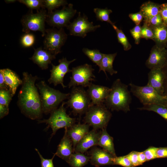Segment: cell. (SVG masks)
I'll list each match as a JSON object with an SVG mask.
<instances>
[{"label": "cell", "mask_w": 167, "mask_h": 167, "mask_svg": "<svg viewBox=\"0 0 167 167\" xmlns=\"http://www.w3.org/2000/svg\"><path fill=\"white\" fill-rule=\"evenodd\" d=\"M35 41L34 36L31 33H25L20 39V43L22 46L28 47L32 46Z\"/></svg>", "instance_id": "cell-35"}, {"label": "cell", "mask_w": 167, "mask_h": 167, "mask_svg": "<svg viewBox=\"0 0 167 167\" xmlns=\"http://www.w3.org/2000/svg\"><path fill=\"white\" fill-rule=\"evenodd\" d=\"M74 151L72 141L67 135L65 129V134L54 154L67 162Z\"/></svg>", "instance_id": "cell-19"}, {"label": "cell", "mask_w": 167, "mask_h": 167, "mask_svg": "<svg viewBox=\"0 0 167 167\" xmlns=\"http://www.w3.org/2000/svg\"><path fill=\"white\" fill-rule=\"evenodd\" d=\"M134 167L139 165L138 158V152L132 151L126 155Z\"/></svg>", "instance_id": "cell-42"}, {"label": "cell", "mask_w": 167, "mask_h": 167, "mask_svg": "<svg viewBox=\"0 0 167 167\" xmlns=\"http://www.w3.org/2000/svg\"><path fill=\"white\" fill-rule=\"evenodd\" d=\"M65 104V102L63 101L58 108L50 113L48 119L38 120L39 123H46L51 128L53 132L52 136L59 129L69 128L75 124V118L70 117L66 113V109L64 107Z\"/></svg>", "instance_id": "cell-7"}, {"label": "cell", "mask_w": 167, "mask_h": 167, "mask_svg": "<svg viewBox=\"0 0 167 167\" xmlns=\"http://www.w3.org/2000/svg\"><path fill=\"white\" fill-rule=\"evenodd\" d=\"M100 27V25H94L92 22L89 21L86 15H81L79 12L78 17L66 28L70 35L84 38L88 33L94 31Z\"/></svg>", "instance_id": "cell-12"}, {"label": "cell", "mask_w": 167, "mask_h": 167, "mask_svg": "<svg viewBox=\"0 0 167 167\" xmlns=\"http://www.w3.org/2000/svg\"><path fill=\"white\" fill-rule=\"evenodd\" d=\"M0 71L2 73L5 83L13 96L18 87L22 85V79L15 72L9 68L1 69Z\"/></svg>", "instance_id": "cell-21"}, {"label": "cell", "mask_w": 167, "mask_h": 167, "mask_svg": "<svg viewBox=\"0 0 167 167\" xmlns=\"http://www.w3.org/2000/svg\"><path fill=\"white\" fill-rule=\"evenodd\" d=\"M110 89L108 87L91 83L86 91L91 100L90 106L103 103L109 95Z\"/></svg>", "instance_id": "cell-16"}, {"label": "cell", "mask_w": 167, "mask_h": 167, "mask_svg": "<svg viewBox=\"0 0 167 167\" xmlns=\"http://www.w3.org/2000/svg\"><path fill=\"white\" fill-rule=\"evenodd\" d=\"M76 12V10L73 8V5L70 3L67 6H63L60 10L48 12L46 22L54 28L60 29L66 27Z\"/></svg>", "instance_id": "cell-10"}, {"label": "cell", "mask_w": 167, "mask_h": 167, "mask_svg": "<svg viewBox=\"0 0 167 167\" xmlns=\"http://www.w3.org/2000/svg\"><path fill=\"white\" fill-rule=\"evenodd\" d=\"M56 56L40 47L34 49L32 56L29 59L37 64L41 69L46 70L52 61L56 58Z\"/></svg>", "instance_id": "cell-18"}, {"label": "cell", "mask_w": 167, "mask_h": 167, "mask_svg": "<svg viewBox=\"0 0 167 167\" xmlns=\"http://www.w3.org/2000/svg\"><path fill=\"white\" fill-rule=\"evenodd\" d=\"M140 110H146L155 112L167 121V108L164 105L158 104H150L143 105L138 108Z\"/></svg>", "instance_id": "cell-28"}, {"label": "cell", "mask_w": 167, "mask_h": 167, "mask_svg": "<svg viewBox=\"0 0 167 167\" xmlns=\"http://www.w3.org/2000/svg\"><path fill=\"white\" fill-rule=\"evenodd\" d=\"M35 149L39 155L41 159V167H54L53 160L55 156L54 154L51 159H45L42 156L37 149L35 148Z\"/></svg>", "instance_id": "cell-41"}, {"label": "cell", "mask_w": 167, "mask_h": 167, "mask_svg": "<svg viewBox=\"0 0 167 167\" xmlns=\"http://www.w3.org/2000/svg\"><path fill=\"white\" fill-rule=\"evenodd\" d=\"M39 92L43 113H51L63 101L68 99L70 93H65L49 87L44 81L36 84Z\"/></svg>", "instance_id": "cell-3"}, {"label": "cell", "mask_w": 167, "mask_h": 167, "mask_svg": "<svg viewBox=\"0 0 167 167\" xmlns=\"http://www.w3.org/2000/svg\"><path fill=\"white\" fill-rule=\"evenodd\" d=\"M164 77L161 69L151 70L148 73L147 85L152 87L160 95L163 89Z\"/></svg>", "instance_id": "cell-22"}, {"label": "cell", "mask_w": 167, "mask_h": 167, "mask_svg": "<svg viewBox=\"0 0 167 167\" xmlns=\"http://www.w3.org/2000/svg\"><path fill=\"white\" fill-rule=\"evenodd\" d=\"M129 85L130 92L143 105L153 104L163 105V103L165 98L151 87L147 84L144 86H139L132 83H130Z\"/></svg>", "instance_id": "cell-11"}, {"label": "cell", "mask_w": 167, "mask_h": 167, "mask_svg": "<svg viewBox=\"0 0 167 167\" xmlns=\"http://www.w3.org/2000/svg\"><path fill=\"white\" fill-rule=\"evenodd\" d=\"M117 55V53L112 54H104L100 64L99 66V72L103 71L106 76V72H108L111 75L117 73L118 71L114 70L113 67V63Z\"/></svg>", "instance_id": "cell-26"}, {"label": "cell", "mask_w": 167, "mask_h": 167, "mask_svg": "<svg viewBox=\"0 0 167 167\" xmlns=\"http://www.w3.org/2000/svg\"><path fill=\"white\" fill-rule=\"evenodd\" d=\"M76 60L74 59L68 61L66 58L63 57L58 60L59 64L55 66L51 64L52 68L50 70V77L48 80L49 84H53L54 86L60 84L63 88L66 87L63 83V79L65 75L71 72L69 68L71 63Z\"/></svg>", "instance_id": "cell-13"}, {"label": "cell", "mask_w": 167, "mask_h": 167, "mask_svg": "<svg viewBox=\"0 0 167 167\" xmlns=\"http://www.w3.org/2000/svg\"><path fill=\"white\" fill-rule=\"evenodd\" d=\"M129 16L136 25L140 24L143 19H144L143 15L140 11L134 13H130L129 15Z\"/></svg>", "instance_id": "cell-43"}, {"label": "cell", "mask_w": 167, "mask_h": 167, "mask_svg": "<svg viewBox=\"0 0 167 167\" xmlns=\"http://www.w3.org/2000/svg\"><path fill=\"white\" fill-rule=\"evenodd\" d=\"M5 2L7 3H11L12 2H15L16 0H5Z\"/></svg>", "instance_id": "cell-49"}, {"label": "cell", "mask_w": 167, "mask_h": 167, "mask_svg": "<svg viewBox=\"0 0 167 167\" xmlns=\"http://www.w3.org/2000/svg\"><path fill=\"white\" fill-rule=\"evenodd\" d=\"M138 161L139 165H142L144 162L147 161L145 155L143 151L138 152Z\"/></svg>", "instance_id": "cell-48"}, {"label": "cell", "mask_w": 167, "mask_h": 167, "mask_svg": "<svg viewBox=\"0 0 167 167\" xmlns=\"http://www.w3.org/2000/svg\"><path fill=\"white\" fill-rule=\"evenodd\" d=\"M82 51L93 62L99 66L104 54L97 49H90L87 48H83Z\"/></svg>", "instance_id": "cell-29"}, {"label": "cell", "mask_w": 167, "mask_h": 167, "mask_svg": "<svg viewBox=\"0 0 167 167\" xmlns=\"http://www.w3.org/2000/svg\"><path fill=\"white\" fill-rule=\"evenodd\" d=\"M0 89H9L6 85L2 72L0 71Z\"/></svg>", "instance_id": "cell-47"}, {"label": "cell", "mask_w": 167, "mask_h": 167, "mask_svg": "<svg viewBox=\"0 0 167 167\" xmlns=\"http://www.w3.org/2000/svg\"><path fill=\"white\" fill-rule=\"evenodd\" d=\"M98 145L105 151L116 157L113 138L107 132L105 128L103 129L101 131Z\"/></svg>", "instance_id": "cell-24"}, {"label": "cell", "mask_w": 167, "mask_h": 167, "mask_svg": "<svg viewBox=\"0 0 167 167\" xmlns=\"http://www.w3.org/2000/svg\"><path fill=\"white\" fill-rule=\"evenodd\" d=\"M154 33L153 41L160 48H167V25L164 24L151 28Z\"/></svg>", "instance_id": "cell-23"}, {"label": "cell", "mask_w": 167, "mask_h": 167, "mask_svg": "<svg viewBox=\"0 0 167 167\" xmlns=\"http://www.w3.org/2000/svg\"><path fill=\"white\" fill-rule=\"evenodd\" d=\"M143 22L146 23L151 28L158 26L163 23L160 13L147 20H143Z\"/></svg>", "instance_id": "cell-37"}, {"label": "cell", "mask_w": 167, "mask_h": 167, "mask_svg": "<svg viewBox=\"0 0 167 167\" xmlns=\"http://www.w3.org/2000/svg\"><path fill=\"white\" fill-rule=\"evenodd\" d=\"M160 5L151 1L143 3L140 6L139 11L143 16L144 21L157 15L160 13Z\"/></svg>", "instance_id": "cell-25"}, {"label": "cell", "mask_w": 167, "mask_h": 167, "mask_svg": "<svg viewBox=\"0 0 167 167\" xmlns=\"http://www.w3.org/2000/svg\"><path fill=\"white\" fill-rule=\"evenodd\" d=\"M94 70L92 65L88 64L73 67L71 72L72 75L68 85L69 88L75 86L88 87L91 81L95 80L96 77L93 74Z\"/></svg>", "instance_id": "cell-9"}, {"label": "cell", "mask_w": 167, "mask_h": 167, "mask_svg": "<svg viewBox=\"0 0 167 167\" xmlns=\"http://www.w3.org/2000/svg\"><path fill=\"white\" fill-rule=\"evenodd\" d=\"M43 41V49L56 55L61 52V49L65 44L67 35L63 28L46 29Z\"/></svg>", "instance_id": "cell-8"}, {"label": "cell", "mask_w": 167, "mask_h": 167, "mask_svg": "<svg viewBox=\"0 0 167 167\" xmlns=\"http://www.w3.org/2000/svg\"><path fill=\"white\" fill-rule=\"evenodd\" d=\"M93 11L97 20L107 22L112 26L114 24L110 20L109 17V15L112 12L111 10L107 8L104 9L96 8L94 9Z\"/></svg>", "instance_id": "cell-30"}, {"label": "cell", "mask_w": 167, "mask_h": 167, "mask_svg": "<svg viewBox=\"0 0 167 167\" xmlns=\"http://www.w3.org/2000/svg\"><path fill=\"white\" fill-rule=\"evenodd\" d=\"M141 27L140 25H136L132 29H130V32L135 40V44L138 45L139 44L141 36Z\"/></svg>", "instance_id": "cell-39"}, {"label": "cell", "mask_w": 167, "mask_h": 167, "mask_svg": "<svg viewBox=\"0 0 167 167\" xmlns=\"http://www.w3.org/2000/svg\"><path fill=\"white\" fill-rule=\"evenodd\" d=\"M167 56V49L155 45L151 49L149 56L145 62L149 69H161L165 65Z\"/></svg>", "instance_id": "cell-14"}, {"label": "cell", "mask_w": 167, "mask_h": 167, "mask_svg": "<svg viewBox=\"0 0 167 167\" xmlns=\"http://www.w3.org/2000/svg\"><path fill=\"white\" fill-rule=\"evenodd\" d=\"M18 1L25 5L30 10H36L38 11L41 9L45 8L44 0H19Z\"/></svg>", "instance_id": "cell-33"}, {"label": "cell", "mask_w": 167, "mask_h": 167, "mask_svg": "<svg viewBox=\"0 0 167 167\" xmlns=\"http://www.w3.org/2000/svg\"><path fill=\"white\" fill-rule=\"evenodd\" d=\"M163 23L167 25V3L160 5V13Z\"/></svg>", "instance_id": "cell-44"}, {"label": "cell", "mask_w": 167, "mask_h": 167, "mask_svg": "<svg viewBox=\"0 0 167 167\" xmlns=\"http://www.w3.org/2000/svg\"><path fill=\"white\" fill-rule=\"evenodd\" d=\"M90 157L80 152L73 153L67 163L71 167H83L90 161Z\"/></svg>", "instance_id": "cell-27"}, {"label": "cell", "mask_w": 167, "mask_h": 167, "mask_svg": "<svg viewBox=\"0 0 167 167\" xmlns=\"http://www.w3.org/2000/svg\"><path fill=\"white\" fill-rule=\"evenodd\" d=\"M141 38L146 40H153L154 33L152 29L144 22L143 25L141 27Z\"/></svg>", "instance_id": "cell-36"}, {"label": "cell", "mask_w": 167, "mask_h": 167, "mask_svg": "<svg viewBox=\"0 0 167 167\" xmlns=\"http://www.w3.org/2000/svg\"><path fill=\"white\" fill-rule=\"evenodd\" d=\"M158 148L157 147L151 146L143 151L147 161L157 158L156 152Z\"/></svg>", "instance_id": "cell-40"}, {"label": "cell", "mask_w": 167, "mask_h": 167, "mask_svg": "<svg viewBox=\"0 0 167 167\" xmlns=\"http://www.w3.org/2000/svg\"><path fill=\"white\" fill-rule=\"evenodd\" d=\"M156 154L157 158H167V147L158 148Z\"/></svg>", "instance_id": "cell-45"}, {"label": "cell", "mask_w": 167, "mask_h": 167, "mask_svg": "<svg viewBox=\"0 0 167 167\" xmlns=\"http://www.w3.org/2000/svg\"><path fill=\"white\" fill-rule=\"evenodd\" d=\"M90 154V161L92 165L96 167L114 165L115 157L103 149L94 148Z\"/></svg>", "instance_id": "cell-15"}, {"label": "cell", "mask_w": 167, "mask_h": 167, "mask_svg": "<svg viewBox=\"0 0 167 167\" xmlns=\"http://www.w3.org/2000/svg\"><path fill=\"white\" fill-rule=\"evenodd\" d=\"M37 79V76L24 72L18 95L17 104L22 113L32 120L40 118L43 113L40 94L35 85Z\"/></svg>", "instance_id": "cell-1"}, {"label": "cell", "mask_w": 167, "mask_h": 167, "mask_svg": "<svg viewBox=\"0 0 167 167\" xmlns=\"http://www.w3.org/2000/svg\"><path fill=\"white\" fill-rule=\"evenodd\" d=\"M13 96L9 89H0V105L9 107Z\"/></svg>", "instance_id": "cell-34"}, {"label": "cell", "mask_w": 167, "mask_h": 167, "mask_svg": "<svg viewBox=\"0 0 167 167\" xmlns=\"http://www.w3.org/2000/svg\"><path fill=\"white\" fill-rule=\"evenodd\" d=\"M112 113L103 103L90 106L85 113L84 121L94 129L105 128Z\"/></svg>", "instance_id": "cell-4"}, {"label": "cell", "mask_w": 167, "mask_h": 167, "mask_svg": "<svg viewBox=\"0 0 167 167\" xmlns=\"http://www.w3.org/2000/svg\"><path fill=\"white\" fill-rule=\"evenodd\" d=\"M90 126L87 124H74L65 129L67 134L72 141L74 150L77 143L89 131Z\"/></svg>", "instance_id": "cell-20"}, {"label": "cell", "mask_w": 167, "mask_h": 167, "mask_svg": "<svg viewBox=\"0 0 167 167\" xmlns=\"http://www.w3.org/2000/svg\"><path fill=\"white\" fill-rule=\"evenodd\" d=\"M47 12L45 8L41 9L34 13L30 10L23 15L21 20L22 26V31L25 33H29L30 31H39L42 36L45 33V23L46 21Z\"/></svg>", "instance_id": "cell-6"}, {"label": "cell", "mask_w": 167, "mask_h": 167, "mask_svg": "<svg viewBox=\"0 0 167 167\" xmlns=\"http://www.w3.org/2000/svg\"><path fill=\"white\" fill-rule=\"evenodd\" d=\"M44 8L48 9V12H51L59 7L68 4L65 0H44Z\"/></svg>", "instance_id": "cell-32"}, {"label": "cell", "mask_w": 167, "mask_h": 167, "mask_svg": "<svg viewBox=\"0 0 167 167\" xmlns=\"http://www.w3.org/2000/svg\"><path fill=\"white\" fill-rule=\"evenodd\" d=\"M114 162V165H118L124 167H134L126 155L115 157Z\"/></svg>", "instance_id": "cell-38"}, {"label": "cell", "mask_w": 167, "mask_h": 167, "mask_svg": "<svg viewBox=\"0 0 167 167\" xmlns=\"http://www.w3.org/2000/svg\"><path fill=\"white\" fill-rule=\"evenodd\" d=\"M9 113V107L0 105V118H2Z\"/></svg>", "instance_id": "cell-46"}, {"label": "cell", "mask_w": 167, "mask_h": 167, "mask_svg": "<svg viewBox=\"0 0 167 167\" xmlns=\"http://www.w3.org/2000/svg\"><path fill=\"white\" fill-rule=\"evenodd\" d=\"M128 87L119 79L114 81L104 102L108 109L112 111H122L125 113L130 110V105L132 98Z\"/></svg>", "instance_id": "cell-2"}, {"label": "cell", "mask_w": 167, "mask_h": 167, "mask_svg": "<svg viewBox=\"0 0 167 167\" xmlns=\"http://www.w3.org/2000/svg\"><path fill=\"white\" fill-rule=\"evenodd\" d=\"M112 26L116 32L118 42L122 45L124 50H130L131 48V45L122 31L118 28L114 24Z\"/></svg>", "instance_id": "cell-31"}, {"label": "cell", "mask_w": 167, "mask_h": 167, "mask_svg": "<svg viewBox=\"0 0 167 167\" xmlns=\"http://www.w3.org/2000/svg\"><path fill=\"white\" fill-rule=\"evenodd\" d=\"M68 99L66 104L75 115L86 113L90 106L91 100L87 92L81 86L72 87Z\"/></svg>", "instance_id": "cell-5"}, {"label": "cell", "mask_w": 167, "mask_h": 167, "mask_svg": "<svg viewBox=\"0 0 167 167\" xmlns=\"http://www.w3.org/2000/svg\"><path fill=\"white\" fill-rule=\"evenodd\" d=\"M96 130L93 129L84 135L75 146L74 149L75 152L84 153L91 147L98 145L101 132Z\"/></svg>", "instance_id": "cell-17"}]
</instances>
